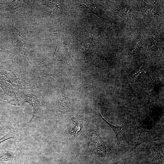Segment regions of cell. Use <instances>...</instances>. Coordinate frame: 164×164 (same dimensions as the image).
<instances>
[{"mask_svg": "<svg viewBox=\"0 0 164 164\" xmlns=\"http://www.w3.org/2000/svg\"><path fill=\"white\" fill-rule=\"evenodd\" d=\"M58 31L59 40L54 55V60L56 62L59 61L64 60L74 66L75 63L71 58L68 51L63 31L62 30H58Z\"/></svg>", "mask_w": 164, "mask_h": 164, "instance_id": "1", "label": "cell"}, {"mask_svg": "<svg viewBox=\"0 0 164 164\" xmlns=\"http://www.w3.org/2000/svg\"><path fill=\"white\" fill-rule=\"evenodd\" d=\"M135 125L131 132L133 133L137 138V141L135 145L131 149L132 151L135 149L142 144L154 141L158 136L154 131H148L139 127L135 122Z\"/></svg>", "mask_w": 164, "mask_h": 164, "instance_id": "2", "label": "cell"}, {"mask_svg": "<svg viewBox=\"0 0 164 164\" xmlns=\"http://www.w3.org/2000/svg\"><path fill=\"white\" fill-rule=\"evenodd\" d=\"M82 121L76 117L71 118L67 123V132L70 141L74 140L82 133L83 130Z\"/></svg>", "mask_w": 164, "mask_h": 164, "instance_id": "3", "label": "cell"}, {"mask_svg": "<svg viewBox=\"0 0 164 164\" xmlns=\"http://www.w3.org/2000/svg\"><path fill=\"white\" fill-rule=\"evenodd\" d=\"M0 87L4 92L5 100L7 101L9 103L12 105H20L15 91L10 83L0 80Z\"/></svg>", "mask_w": 164, "mask_h": 164, "instance_id": "4", "label": "cell"}, {"mask_svg": "<svg viewBox=\"0 0 164 164\" xmlns=\"http://www.w3.org/2000/svg\"><path fill=\"white\" fill-rule=\"evenodd\" d=\"M99 114L103 120L111 128L114 132L116 135L118 145H119L121 143L128 145H129V141L125 135L126 125L125 122H124L120 126H114L105 120L100 113H99Z\"/></svg>", "mask_w": 164, "mask_h": 164, "instance_id": "5", "label": "cell"}, {"mask_svg": "<svg viewBox=\"0 0 164 164\" xmlns=\"http://www.w3.org/2000/svg\"><path fill=\"white\" fill-rule=\"evenodd\" d=\"M20 147V145L17 144L0 151V164H12L14 158Z\"/></svg>", "mask_w": 164, "mask_h": 164, "instance_id": "6", "label": "cell"}, {"mask_svg": "<svg viewBox=\"0 0 164 164\" xmlns=\"http://www.w3.org/2000/svg\"><path fill=\"white\" fill-rule=\"evenodd\" d=\"M22 97L25 102L29 103L33 108L32 117L29 122L31 123L38 113L40 106L39 102L34 94H25L22 96Z\"/></svg>", "mask_w": 164, "mask_h": 164, "instance_id": "7", "label": "cell"}, {"mask_svg": "<svg viewBox=\"0 0 164 164\" xmlns=\"http://www.w3.org/2000/svg\"><path fill=\"white\" fill-rule=\"evenodd\" d=\"M7 70L11 71L14 75L18 81V84L20 86H26L29 82V80L21 72L17 67H10L7 68Z\"/></svg>", "mask_w": 164, "mask_h": 164, "instance_id": "8", "label": "cell"}, {"mask_svg": "<svg viewBox=\"0 0 164 164\" xmlns=\"http://www.w3.org/2000/svg\"><path fill=\"white\" fill-rule=\"evenodd\" d=\"M99 128V125L97 124L93 125L91 127L89 136L90 142L96 144L103 141L100 135Z\"/></svg>", "mask_w": 164, "mask_h": 164, "instance_id": "9", "label": "cell"}, {"mask_svg": "<svg viewBox=\"0 0 164 164\" xmlns=\"http://www.w3.org/2000/svg\"><path fill=\"white\" fill-rule=\"evenodd\" d=\"M95 151L97 155L100 157H104L109 154V152L107 148L106 143L103 141L96 144Z\"/></svg>", "mask_w": 164, "mask_h": 164, "instance_id": "10", "label": "cell"}, {"mask_svg": "<svg viewBox=\"0 0 164 164\" xmlns=\"http://www.w3.org/2000/svg\"><path fill=\"white\" fill-rule=\"evenodd\" d=\"M149 147L152 151V155L153 162L155 164H163V155L151 145H150Z\"/></svg>", "mask_w": 164, "mask_h": 164, "instance_id": "11", "label": "cell"}, {"mask_svg": "<svg viewBox=\"0 0 164 164\" xmlns=\"http://www.w3.org/2000/svg\"><path fill=\"white\" fill-rule=\"evenodd\" d=\"M6 6L7 10L11 12H15L16 10L22 9L21 5L17 1H9L5 4Z\"/></svg>", "mask_w": 164, "mask_h": 164, "instance_id": "12", "label": "cell"}, {"mask_svg": "<svg viewBox=\"0 0 164 164\" xmlns=\"http://www.w3.org/2000/svg\"><path fill=\"white\" fill-rule=\"evenodd\" d=\"M65 99V98H64V99L60 100L58 104L59 112L63 115L67 114L69 109L68 102Z\"/></svg>", "mask_w": 164, "mask_h": 164, "instance_id": "13", "label": "cell"}, {"mask_svg": "<svg viewBox=\"0 0 164 164\" xmlns=\"http://www.w3.org/2000/svg\"><path fill=\"white\" fill-rule=\"evenodd\" d=\"M16 44V48L18 50L19 54L26 61L29 63L30 62L27 56L26 48L24 47L21 42H17Z\"/></svg>", "mask_w": 164, "mask_h": 164, "instance_id": "14", "label": "cell"}, {"mask_svg": "<svg viewBox=\"0 0 164 164\" xmlns=\"http://www.w3.org/2000/svg\"><path fill=\"white\" fill-rule=\"evenodd\" d=\"M13 127L9 122L0 119V132H8L13 129Z\"/></svg>", "mask_w": 164, "mask_h": 164, "instance_id": "15", "label": "cell"}, {"mask_svg": "<svg viewBox=\"0 0 164 164\" xmlns=\"http://www.w3.org/2000/svg\"><path fill=\"white\" fill-rule=\"evenodd\" d=\"M11 34L14 39L16 40H23V37L22 33L15 27L12 23L10 28Z\"/></svg>", "mask_w": 164, "mask_h": 164, "instance_id": "16", "label": "cell"}, {"mask_svg": "<svg viewBox=\"0 0 164 164\" xmlns=\"http://www.w3.org/2000/svg\"><path fill=\"white\" fill-rule=\"evenodd\" d=\"M0 80L11 83V77L6 70L0 63Z\"/></svg>", "mask_w": 164, "mask_h": 164, "instance_id": "17", "label": "cell"}, {"mask_svg": "<svg viewBox=\"0 0 164 164\" xmlns=\"http://www.w3.org/2000/svg\"><path fill=\"white\" fill-rule=\"evenodd\" d=\"M16 131L15 129H13L9 132L7 134L0 137V144L4 141L10 139L15 138Z\"/></svg>", "mask_w": 164, "mask_h": 164, "instance_id": "18", "label": "cell"}, {"mask_svg": "<svg viewBox=\"0 0 164 164\" xmlns=\"http://www.w3.org/2000/svg\"><path fill=\"white\" fill-rule=\"evenodd\" d=\"M116 164H131L130 161L129 159H126L122 161H119Z\"/></svg>", "mask_w": 164, "mask_h": 164, "instance_id": "19", "label": "cell"}, {"mask_svg": "<svg viewBox=\"0 0 164 164\" xmlns=\"http://www.w3.org/2000/svg\"><path fill=\"white\" fill-rule=\"evenodd\" d=\"M0 52L3 53H12V52L9 51L7 50L3 49L0 45Z\"/></svg>", "mask_w": 164, "mask_h": 164, "instance_id": "20", "label": "cell"}]
</instances>
